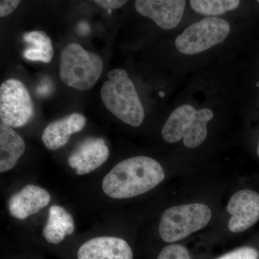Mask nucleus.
I'll return each instance as SVG.
<instances>
[{
    "instance_id": "nucleus-22",
    "label": "nucleus",
    "mask_w": 259,
    "mask_h": 259,
    "mask_svg": "<svg viewBox=\"0 0 259 259\" xmlns=\"http://www.w3.org/2000/svg\"><path fill=\"white\" fill-rule=\"evenodd\" d=\"M257 154H258V156H259V142L258 145V148H257Z\"/></svg>"
},
{
    "instance_id": "nucleus-7",
    "label": "nucleus",
    "mask_w": 259,
    "mask_h": 259,
    "mask_svg": "<svg viewBox=\"0 0 259 259\" xmlns=\"http://www.w3.org/2000/svg\"><path fill=\"white\" fill-rule=\"evenodd\" d=\"M34 115L31 97L18 79L6 80L0 87V118L11 127L28 124Z\"/></svg>"
},
{
    "instance_id": "nucleus-4",
    "label": "nucleus",
    "mask_w": 259,
    "mask_h": 259,
    "mask_svg": "<svg viewBox=\"0 0 259 259\" xmlns=\"http://www.w3.org/2000/svg\"><path fill=\"white\" fill-rule=\"evenodd\" d=\"M213 115L209 109L197 110L191 105H182L174 110L163 125L162 137L170 144L183 139L186 147H197L207 138V122L212 120Z\"/></svg>"
},
{
    "instance_id": "nucleus-2",
    "label": "nucleus",
    "mask_w": 259,
    "mask_h": 259,
    "mask_svg": "<svg viewBox=\"0 0 259 259\" xmlns=\"http://www.w3.org/2000/svg\"><path fill=\"white\" fill-rule=\"evenodd\" d=\"M107 76L108 80L101 89L104 105L122 122L139 127L144 120V109L127 71L115 69L110 71Z\"/></svg>"
},
{
    "instance_id": "nucleus-8",
    "label": "nucleus",
    "mask_w": 259,
    "mask_h": 259,
    "mask_svg": "<svg viewBox=\"0 0 259 259\" xmlns=\"http://www.w3.org/2000/svg\"><path fill=\"white\" fill-rule=\"evenodd\" d=\"M231 215L228 228L233 233H241L255 224L259 220V194L243 190L232 196L227 205Z\"/></svg>"
},
{
    "instance_id": "nucleus-5",
    "label": "nucleus",
    "mask_w": 259,
    "mask_h": 259,
    "mask_svg": "<svg viewBox=\"0 0 259 259\" xmlns=\"http://www.w3.org/2000/svg\"><path fill=\"white\" fill-rule=\"evenodd\" d=\"M212 218V211L202 203L173 206L162 214L158 232L166 243L185 239L192 233L202 230Z\"/></svg>"
},
{
    "instance_id": "nucleus-6",
    "label": "nucleus",
    "mask_w": 259,
    "mask_h": 259,
    "mask_svg": "<svg viewBox=\"0 0 259 259\" xmlns=\"http://www.w3.org/2000/svg\"><path fill=\"white\" fill-rule=\"evenodd\" d=\"M230 30L229 23L224 19L207 17L187 27L177 37L175 46L185 55H195L221 44Z\"/></svg>"
},
{
    "instance_id": "nucleus-16",
    "label": "nucleus",
    "mask_w": 259,
    "mask_h": 259,
    "mask_svg": "<svg viewBox=\"0 0 259 259\" xmlns=\"http://www.w3.org/2000/svg\"><path fill=\"white\" fill-rule=\"evenodd\" d=\"M24 41L30 44V47L24 51V57L27 60L50 63L54 56V48L50 37L46 32L33 30L26 32L23 35Z\"/></svg>"
},
{
    "instance_id": "nucleus-21",
    "label": "nucleus",
    "mask_w": 259,
    "mask_h": 259,
    "mask_svg": "<svg viewBox=\"0 0 259 259\" xmlns=\"http://www.w3.org/2000/svg\"><path fill=\"white\" fill-rule=\"evenodd\" d=\"M94 2L104 9L107 10L118 9L127 3V1L120 0H95Z\"/></svg>"
},
{
    "instance_id": "nucleus-14",
    "label": "nucleus",
    "mask_w": 259,
    "mask_h": 259,
    "mask_svg": "<svg viewBox=\"0 0 259 259\" xmlns=\"http://www.w3.org/2000/svg\"><path fill=\"white\" fill-rule=\"evenodd\" d=\"M25 151V141L13 127L0 124V171L14 168Z\"/></svg>"
},
{
    "instance_id": "nucleus-13",
    "label": "nucleus",
    "mask_w": 259,
    "mask_h": 259,
    "mask_svg": "<svg viewBox=\"0 0 259 259\" xmlns=\"http://www.w3.org/2000/svg\"><path fill=\"white\" fill-rule=\"evenodd\" d=\"M86 125V117L74 112L51 122L44 129L42 141L48 149L56 151L69 142L71 135L82 131Z\"/></svg>"
},
{
    "instance_id": "nucleus-23",
    "label": "nucleus",
    "mask_w": 259,
    "mask_h": 259,
    "mask_svg": "<svg viewBox=\"0 0 259 259\" xmlns=\"http://www.w3.org/2000/svg\"><path fill=\"white\" fill-rule=\"evenodd\" d=\"M160 95H161V97H163V95H164V94H163V93H160Z\"/></svg>"
},
{
    "instance_id": "nucleus-1",
    "label": "nucleus",
    "mask_w": 259,
    "mask_h": 259,
    "mask_svg": "<svg viewBox=\"0 0 259 259\" xmlns=\"http://www.w3.org/2000/svg\"><path fill=\"white\" fill-rule=\"evenodd\" d=\"M165 179L161 165L147 156H135L116 164L102 181V190L111 198H133L152 190Z\"/></svg>"
},
{
    "instance_id": "nucleus-11",
    "label": "nucleus",
    "mask_w": 259,
    "mask_h": 259,
    "mask_svg": "<svg viewBox=\"0 0 259 259\" xmlns=\"http://www.w3.org/2000/svg\"><path fill=\"white\" fill-rule=\"evenodd\" d=\"M127 242L113 236H100L85 242L78 250L77 259H133Z\"/></svg>"
},
{
    "instance_id": "nucleus-15",
    "label": "nucleus",
    "mask_w": 259,
    "mask_h": 259,
    "mask_svg": "<svg viewBox=\"0 0 259 259\" xmlns=\"http://www.w3.org/2000/svg\"><path fill=\"white\" fill-rule=\"evenodd\" d=\"M74 229L71 214L61 206H51L47 224L42 230V236L48 243L59 244L64 241L65 237L72 234Z\"/></svg>"
},
{
    "instance_id": "nucleus-12",
    "label": "nucleus",
    "mask_w": 259,
    "mask_h": 259,
    "mask_svg": "<svg viewBox=\"0 0 259 259\" xmlns=\"http://www.w3.org/2000/svg\"><path fill=\"white\" fill-rule=\"evenodd\" d=\"M51 202L47 190L38 186L28 185L13 194L8 201V209L13 218L25 220L36 214Z\"/></svg>"
},
{
    "instance_id": "nucleus-24",
    "label": "nucleus",
    "mask_w": 259,
    "mask_h": 259,
    "mask_svg": "<svg viewBox=\"0 0 259 259\" xmlns=\"http://www.w3.org/2000/svg\"><path fill=\"white\" fill-rule=\"evenodd\" d=\"M258 3H259V0H258Z\"/></svg>"
},
{
    "instance_id": "nucleus-19",
    "label": "nucleus",
    "mask_w": 259,
    "mask_h": 259,
    "mask_svg": "<svg viewBox=\"0 0 259 259\" xmlns=\"http://www.w3.org/2000/svg\"><path fill=\"white\" fill-rule=\"evenodd\" d=\"M216 259H259V253L252 247H241Z\"/></svg>"
},
{
    "instance_id": "nucleus-20",
    "label": "nucleus",
    "mask_w": 259,
    "mask_h": 259,
    "mask_svg": "<svg viewBox=\"0 0 259 259\" xmlns=\"http://www.w3.org/2000/svg\"><path fill=\"white\" fill-rule=\"evenodd\" d=\"M19 0H2L0 1V16L1 18L11 14L20 5Z\"/></svg>"
},
{
    "instance_id": "nucleus-9",
    "label": "nucleus",
    "mask_w": 259,
    "mask_h": 259,
    "mask_svg": "<svg viewBox=\"0 0 259 259\" xmlns=\"http://www.w3.org/2000/svg\"><path fill=\"white\" fill-rule=\"evenodd\" d=\"M110 151L101 138H88L68 158V163L74 168L76 175L81 176L91 173L108 159Z\"/></svg>"
},
{
    "instance_id": "nucleus-10",
    "label": "nucleus",
    "mask_w": 259,
    "mask_h": 259,
    "mask_svg": "<svg viewBox=\"0 0 259 259\" xmlns=\"http://www.w3.org/2000/svg\"><path fill=\"white\" fill-rule=\"evenodd\" d=\"M186 2L182 0H138L135 7L138 13L151 19L164 30L176 28L185 12Z\"/></svg>"
},
{
    "instance_id": "nucleus-3",
    "label": "nucleus",
    "mask_w": 259,
    "mask_h": 259,
    "mask_svg": "<svg viewBox=\"0 0 259 259\" xmlns=\"http://www.w3.org/2000/svg\"><path fill=\"white\" fill-rule=\"evenodd\" d=\"M103 61L97 54L89 52L79 44H70L61 51L59 76L70 88L86 91L98 81Z\"/></svg>"
},
{
    "instance_id": "nucleus-18",
    "label": "nucleus",
    "mask_w": 259,
    "mask_h": 259,
    "mask_svg": "<svg viewBox=\"0 0 259 259\" xmlns=\"http://www.w3.org/2000/svg\"><path fill=\"white\" fill-rule=\"evenodd\" d=\"M157 259H191L190 252L184 245L171 244L163 248Z\"/></svg>"
},
{
    "instance_id": "nucleus-17",
    "label": "nucleus",
    "mask_w": 259,
    "mask_h": 259,
    "mask_svg": "<svg viewBox=\"0 0 259 259\" xmlns=\"http://www.w3.org/2000/svg\"><path fill=\"white\" fill-rule=\"evenodd\" d=\"M190 3L196 13L209 17L224 14L240 5L238 0H192Z\"/></svg>"
}]
</instances>
